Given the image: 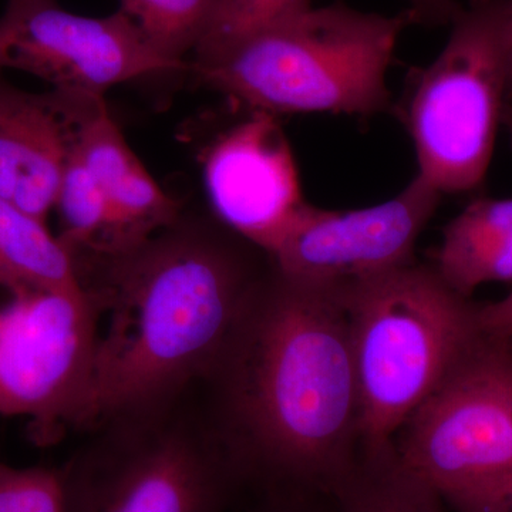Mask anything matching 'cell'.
Instances as JSON below:
<instances>
[{
    "mask_svg": "<svg viewBox=\"0 0 512 512\" xmlns=\"http://www.w3.org/2000/svg\"><path fill=\"white\" fill-rule=\"evenodd\" d=\"M505 338H510L512 340V336H505Z\"/></svg>",
    "mask_w": 512,
    "mask_h": 512,
    "instance_id": "obj_26",
    "label": "cell"
},
{
    "mask_svg": "<svg viewBox=\"0 0 512 512\" xmlns=\"http://www.w3.org/2000/svg\"><path fill=\"white\" fill-rule=\"evenodd\" d=\"M33 74L62 92L104 96L110 87L188 72L157 55L133 23L74 15L57 0H8L0 16V70Z\"/></svg>",
    "mask_w": 512,
    "mask_h": 512,
    "instance_id": "obj_9",
    "label": "cell"
},
{
    "mask_svg": "<svg viewBox=\"0 0 512 512\" xmlns=\"http://www.w3.org/2000/svg\"><path fill=\"white\" fill-rule=\"evenodd\" d=\"M200 384L202 416L242 488L333 497L359 463V384L340 288L272 264Z\"/></svg>",
    "mask_w": 512,
    "mask_h": 512,
    "instance_id": "obj_1",
    "label": "cell"
},
{
    "mask_svg": "<svg viewBox=\"0 0 512 512\" xmlns=\"http://www.w3.org/2000/svg\"><path fill=\"white\" fill-rule=\"evenodd\" d=\"M0 512H69L63 467L19 468L0 461Z\"/></svg>",
    "mask_w": 512,
    "mask_h": 512,
    "instance_id": "obj_19",
    "label": "cell"
},
{
    "mask_svg": "<svg viewBox=\"0 0 512 512\" xmlns=\"http://www.w3.org/2000/svg\"><path fill=\"white\" fill-rule=\"evenodd\" d=\"M185 399L90 431L62 466L69 512H225L244 488Z\"/></svg>",
    "mask_w": 512,
    "mask_h": 512,
    "instance_id": "obj_5",
    "label": "cell"
},
{
    "mask_svg": "<svg viewBox=\"0 0 512 512\" xmlns=\"http://www.w3.org/2000/svg\"><path fill=\"white\" fill-rule=\"evenodd\" d=\"M501 124H503L505 131H507L512 148V103L505 104L503 116H501Z\"/></svg>",
    "mask_w": 512,
    "mask_h": 512,
    "instance_id": "obj_25",
    "label": "cell"
},
{
    "mask_svg": "<svg viewBox=\"0 0 512 512\" xmlns=\"http://www.w3.org/2000/svg\"><path fill=\"white\" fill-rule=\"evenodd\" d=\"M430 265L466 298L488 282L512 281V198L470 202L444 228Z\"/></svg>",
    "mask_w": 512,
    "mask_h": 512,
    "instance_id": "obj_14",
    "label": "cell"
},
{
    "mask_svg": "<svg viewBox=\"0 0 512 512\" xmlns=\"http://www.w3.org/2000/svg\"><path fill=\"white\" fill-rule=\"evenodd\" d=\"M103 96L35 94L0 76V197L46 221L84 120Z\"/></svg>",
    "mask_w": 512,
    "mask_h": 512,
    "instance_id": "obj_12",
    "label": "cell"
},
{
    "mask_svg": "<svg viewBox=\"0 0 512 512\" xmlns=\"http://www.w3.org/2000/svg\"><path fill=\"white\" fill-rule=\"evenodd\" d=\"M99 328L83 289L0 274V416L28 417L36 446L84 430Z\"/></svg>",
    "mask_w": 512,
    "mask_h": 512,
    "instance_id": "obj_7",
    "label": "cell"
},
{
    "mask_svg": "<svg viewBox=\"0 0 512 512\" xmlns=\"http://www.w3.org/2000/svg\"><path fill=\"white\" fill-rule=\"evenodd\" d=\"M433 63L410 73L399 114L419 177L444 194L483 185L505 104L500 0H468Z\"/></svg>",
    "mask_w": 512,
    "mask_h": 512,
    "instance_id": "obj_6",
    "label": "cell"
},
{
    "mask_svg": "<svg viewBox=\"0 0 512 512\" xmlns=\"http://www.w3.org/2000/svg\"><path fill=\"white\" fill-rule=\"evenodd\" d=\"M0 274L59 289H82L74 256L39 220L0 197Z\"/></svg>",
    "mask_w": 512,
    "mask_h": 512,
    "instance_id": "obj_15",
    "label": "cell"
},
{
    "mask_svg": "<svg viewBox=\"0 0 512 512\" xmlns=\"http://www.w3.org/2000/svg\"><path fill=\"white\" fill-rule=\"evenodd\" d=\"M202 177L212 215L266 255L308 204L288 138L265 111L251 110L215 137L202 156Z\"/></svg>",
    "mask_w": 512,
    "mask_h": 512,
    "instance_id": "obj_11",
    "label": "cell"
},
{
    "mask_svg": "<svg viewBox=\"0 0 512 512\" xmlns=\"http://www.w3.org/2000/svg\"><path fill=\"white\" fill-rule=\"evenodd\" d=\"M340 289L359 384L360 456L384 453L483 338L480 303L417 262Z\"/></svg>",
    "mask_w": 512,
    "mask_h": 512,
    "instance_id": "obj_4",
    "label": "cell"
},
{
    "mask_svg": "<svg viewBox=\"0 0 512 512\" xmlns=\"http://www.w3.org/2000/svg\"><path fill=\"white\" fill-rule=\"evenodd\" d=\"M332 500L335 512H446L443 497L407 470L394 448L362 454Z\"/></svg>",
    "mask_w": 512,
    "mask_h": 512,
    "instance_id": "obj_16",
    "label": "cell"
},
{
    "mask_svg": "<svg viewBox=\"0 0 512 512\" xmlns=\"http://www.w3.org/2000/svg\"><path fill=\"white\" fill-rule=\"evenodd\" d=\"M99 309L84 430L171 406L207 377L272 261L217 218L180 215L119 254H74Z\"/></svg>",
    "mask_w": 512,
    "mask_h": 512,
    "instance_id": "obj_2",
    "label": "cell"
},
{
    "mask_svg": "<svg viewBox=\"0 0 512 512\" xmlns=\"http://www.w3.org/2000/svg\"><path fill=\"white\" fill-rule=\"evenodd\" d=\"M500 35L503 46L505 92L512 103V0H500Z\"/></svg>",
    "mask_w": 512,
    "mask_h": 512,
    "instance_id": "obj_24",
    "label": "cell"
},
{
    "mask_svg": "<svg viewBox=\"0 0 512 512\" xmlns=\"http://www.w3.org/2000/svg\"><path fill=\"white\" fill-rule=\"evenodd\" d=\"M252 512H335V508L325 495H271L261 497Z\"/></svg>",
    "mask_w": 512,
    "mask_h": 512,
    "instance_id": "obj_21",
    "label": "cell"
},
{
    "mask_svg": "<svg viewBox=\"0 0 512 512\" xmlns=\"http://www.w3.org/2000/svg\"><path fill=\"white\" fill-rule=\"evenodd\" d=\"M407 470L444 498L512 470V340L476 348L394 439Z\"/></svg>",
    "mask_w": 512,
    "mask_h": 512,
    "instance_id": "obj_8",
    "label": "cell"
},
{
    "mask_svg": "<svg viewBox=\"0 0 512 512\" xmlns=\"http://www.w3.org/2000/svg\"><path fill=\"white\" fill-rule=\"evenodd\" d=\"M76 148L109 208L110 241L104 255L137 247L183 214L181 205L157 184L128 146L104 101L84 120Z\"/></svg>",
    "mask_w": 512,
    "mask_h": 512,
    "instance_id": "obj_13",
    "label": "cell"
},
{
    "mask_svg": "<svg viewBox=\"0 0 512 512\" xmlns=\"http://www.w3.org/2000/svg\"><path fill=\"white\" fill-rule=\"evenodd\" d=\"M480 323L490 335L512 336V292L501 301L480 303Z\"/></svg>",
    "mask_w": 512,
    "mask_h": 512,
    "instance_id": "obj_23",
    "label": "cell"
},
{
    "mask_svg": "<svg viewBox=\"0 0 512 512\" xmlns=\"http://www.w3.org/2000/svg\"><path fill=\"white\" fill-rule=\"evenodd\" d=\"M221 0H120V12L165 60L190 70L185 60L214 25Z\"/></svg>",
    "mask_w": 512,
    "mask_h": 512,
    "instance_id": "obj_17",
    "label": "cell"
},
{
    "mask_svg": "<svg viewBox=\"0 0 512 512\" xmlns=\"http://www.w3.org/2000/svg\"><path fill=\"white\" fill-rule=\"evenodd\" d=\"M311 0H221L214 25L194 57L224 49L256 30L311 8Z\"/></svg>",
    "mask_w": 512,
    "mask_h": 512,
    "instance_id": "obj_18",
    "label": "cell"
},
{
    "mask_svg": "<svg viewBox=\"0 0 512 512\" xmlns=\"http://www.w3.org/2000/svg\"><path fill=\"white\" fill-rule=\"evenodd\" d=\"M454 512H512V470L448 495Z\"/></svg>",
    "mask_w": 512,
    "mask_h": 512,
    "instance_id": "obj_20",
    "label": "cell"
},
{
    "mask_svg": "<svg viewBox=\"0 0 512 512\" xmlns=\"http://www.w3.org/2000/svg\"><path fill=\"white\" fill-rule=\"evenodd\" d=\"M410 9L416 15L417 23L441 26L453 23L463 5L457 0H409Z\"/></svg>",
    "mask_w": 512,
    "mask_h": 512,
    "instance_id": "obj_22",
    "label": "cell"
},
{
    "mask_svg": "<svg viewBox=\"0 0 512 512\" xmlns=\"http://www.w3.org/2000/svg\"><path fill=\"white\" fill-rule=\"evenodd\" d=\"M441 197L416 175L392 200L362 210L306 204L268 256L288 278L346 288L414 264L417 239Z\"/></svg>",
    "mask_w": 512,
    "mask_h": 512,
    "instance_id": "obj_10",
    "label": "cell"
},
{
    "mask_svg": "<svg viewBox=\"0 0 512 512\" xmlns=\"http://www.w3.org/2000/svg\"><path fill=\"white\" fill-rule=\"evenodd\" d=\"M413 23L412 9L383 16L343 2L311 6L194 57L188 72L249 110L365 119L392 106L387 70L397 40Z\"/></svg>",
    "mask_w": 512,
    "mask_h": 512,
    "instance_id": "obj_3",
    "label": "cell"
}]
</instances>
